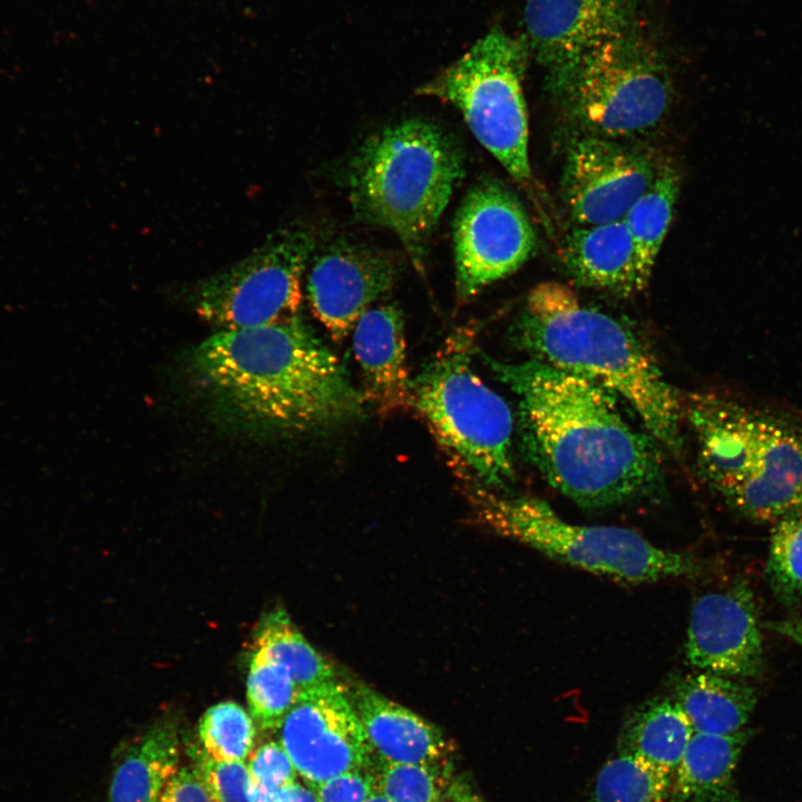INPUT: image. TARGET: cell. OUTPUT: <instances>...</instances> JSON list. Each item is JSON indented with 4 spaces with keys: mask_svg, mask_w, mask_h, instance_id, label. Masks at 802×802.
<instances>
[{
    "mask_svg": "<svg viewBox=\"0 0 802 802\" xmlns=\"http://www.w3.org/2000/svg\"><path fill=\"white\" fill-rule=\"evenodd\" d=\"M684 412L704 479L722 496L749 472L760 442L761 414L713 393H693Z\"/></svg>",
    "mask_w": 802,
    "mask_h": 802,
    "instance_id": "cell-17",
    "label": "cell"
},
{
    "mask_svg": "<svg viewBox=\"0 0 802 802\" xmlns=\"http://www.w3.org/2000/svg\"><path fill=\"white\" fill-rule=\"evenodd\" d=\"M528 53L525 39L496 27L418 90L457 107L478 141L524 186L531 180L522 91Z\"/></svg>",
    "mask_w": 802,
    "mask_h": 802,
    "instance_id": "cell-8",
    "label": "cell"
},
{
    "mask_svg": "<svg viewBox=\"0 0 802 802\" xmlns=\"http://www.w3.org/2000/svg\"><path fill=\"white\" fill-rule=\"evenodd\" d=\"M254 643L288 672L297 695L340 682L331 662L309 643L282 608L264 616Z\"/></svg>",
    "mask_w": 802,
    "mask_h": 802,
    "instance_id": "cell-25",
    "label": "cell"
},
{
    "mask_svg": "<svg viewBox=\"0 0 802 802\" xmlns=\"http://www.w3.org/2000/svg\"><path fill=\"white\" fill-rule=\"evenodd\" d=\"M482 356L518 397L525 454L551 487L587 509L618 506L658 489L657 442L625 419L617 397L536 359Z\"/></svg>",
    "mask_w": 802,
    "mask_h": 802,
    "instance_id": "cell-1",
    "label": "cell"
},
{
    "mask_svg": "<svg viewBox=\"0 0 802 802\" xmlns=\"http://www.w3.org/2000/svg\"><path fill=\"white\" fill-rule=\"evenodd\" d=\"M375 789L390 802H442L453 780L450 764L397 763L373 757Z\"/></svg>",
    "mask_w": 802,
    "mask_h": 802,
    "instance_id": "cell-29",
    "label": "cell"
},
{
    "mask_svg": "<svg viewBox=\"0 0 802 802\" xmlns=\"http://www.w3.org/2000/svg\"><path fill=\"white\" fill-rule=\"evenodd\" d=\"M297 697L288 672L261 645L254 643L246 681L248 711L256 727L278 731Z\"/></svg>",
    "mask_w": 802,
    "mask_h": 802,
    "instance_id": "cell-28",
    "label": "cell"
},
{
    "mask_svg": "<svg viewBox=\"0 0 802 802\" xmlns=\"http://www.w3.org/2000/svg\"><path fill=\"white\" fill-rule=\"evenodd\" d=\"M626 141L579 134L567 150L563 195L576 225L623 219L655 179L661 166Z\"/></svg>",
    "mask_w": 802,
    "mask_h": 802,
    "instance_id": "cell-12",
    "label": "cell"
},
{
    "mask_svg": "<svg viewBox=\"0 0 802 802\" xmlns=\"http://www.w3.org/2000/svg\"><path fill=\"white\" fill-rule=\"evenodd\" d=\"M747 740L733 734L694 732L674 772L669 802L713 798L730 782Z\"/></svg>",
    "mask_w": 802,
    "mask_h": 802,
    "instance_id": "cell-24",
    "label": "cell"
},
{
    "mask_svg": "<svg viewBox=\"0 0 802 802\" xmlns=\"http://www.w3.org/2000/svg\"><path fill=\"white\" fill-rule=\"evenodd\" d=\"M159 802H213L194 765L180 766Z\"/></svg>",
    "mask_w": 802,
    "mask_h": 802,
    "instance_id": "cell-35",
    "label": "cell"
},
{
    "mask_svg": "<svg viewBox=\"0 0 802 802\" xmlns=\"http://www.w3.org/2000/svg\"><path fill=\"white\" fill-rule=\"evenodd\" d=\"M715 802H731V801H715Z\"/></svg>",
    "mask_w": 802,
    "mask_h": 802,
    "instance_id": "cell-40",
    "label": "cell"
},
{
    "mask_svg": "<svg viewBox=\"0 0 802 802\" xmlns=\"http://www.w3.org/2000/svg\"><path fill=\"white\" fill-rule=\"evenodd\" d=\"M721 497L755 521L775 522L802 511V428L784 418L762 413L752 467Z\"/></svg>",
    "mask_w": 802,
    "mask_h": 802,
    "instance_id": "cell-16",
    "label": "cell"
},
{
    "mask_svg": "<svg viewBox=\"0 0 802 802\" xmlns=\"http://www.w3.org/2000/svg\"><path fill=\"white\" fill-rule=\"evenodd\" d=\"M284 802H317L314 791L300 782L291 785L288 794Z\"/></svg>",
    "mask_w": 802,
    "mask_h": 802,
    "instance_id": "cell-37",
    "label": "cell"
},
{
    "mask_svg": "<svg viewBox=\"0 0 802 802\" xmlns=\"http://www.w3.org/2000/svg\"><path fill=\"white\" fill-rule=\"evenodd\" d=\"M463 175V154L439 125L411 118L371 136L349 167L355 214L392 231L415 266Z\"/></svg>",
    "mask_w": 802,
    "mask_h": 802,
    "instance_id": "cell-4",
    "label": "cell"
},
{
    "mask_svg": "<svg viewBox=\"0 0 802 802\" xmlns=\"http://www.w3.org/2000/svg\"><path fill=\"white\" fill-rule=\"evenodd\" d=\"M517 346L532 359L576 374L613 393L648 434L678 454L684 407L655 356L622 320L587 306L567 285H536L512 326Z\"/></svg>",
    "mask_w": 802,
    "mask_h": 802,
    "instance_id": "cell-3",
    "label": "cell"
},
{
    "mask_svg": "<svg viewBox=\"0 0 802 802\" xmlns=\"http://www.w3.org/2000/svg\"><path fill=\"white\" fill-rule=\"evenodd\" d=\"M633 0H527L526 43L555 70L634 27Z\"/></svg>",
    "mask_w": 802,
    "mask_h": 802,
    "instance_id": "cell-15",
    "label": "cell"
},
{
    "mask_svg": "<svg viewBox=\"0 0 802 802\" xmlns=\"http://www.w3.org/2000/svg\"><path fill=\"white\" fill-rule=\"evenodd\" d=\"M253 802H283L297 772L280 742L270 741L254 749L246 760Z\"/></svg>",
    "mask_w": 802,
    "mask_h": 802,
    "instance_id": "cell-32",
    "label": "cell"
},
{
    "mask_svg": "<svg viewBox=\"0 0 802 802\" xmlns=\"http://www.w3.org/2000/svg\"><path fill=\"white\" fill-rule=\"evenodd\" d=\"M179 769L178 732L169 722L157 723L127 749L117 764L108 802H159Z\"/></svg>",
    "mask_w": 802,
    "mask_h": 802,
    "instance_id": "cell-21",
    "label": "cell"
},
{
    "mask_svg": "<svg viewBox=\"0 0 802 802\" xmlns=\"http://www.w3.org/2000/svg\"><path fill=\"white\" fill-rule=\"evenodd\" d=\"M673 774L647 760L618 753L599 771L589 802H666Z\"/></svg>",
    "mask_w": 802,
    "mask_h": 802,
    "instance_id": "cell-27",
    "label": "cell"
},
{
    "mask_svg": "<svg viewBox=\"0 0 802 802\" xmlns=\"http://www.w3.org/2000/svg\"><path fill=\"white\" fill-rule=\"evenodd\" d=\"M348 694L374 759L450 764L453 745L434 724L366 684L354 683Z\"/></svg>",
    "mask_w": 802,
    "mask_h": 802,
    "instance_id": "cell-18",
    "label": "cell"
},
{
    "mask_svg": "<svg viewBox=\"0 0 802 802\" xmlns=\"http://www.w3.org/2000/svg\"><path fill=\"white\" fill-rule=\"evenodd\" d=\"M777 626L780 633L786 635L802 646V618L784 622Z\"/></svg>",
    "mask_w": 802,
    "mask_h": 802,
    "instance_id": "cell-38",
    "label": "cell"
},
{
    "mask_svg": "<svg viewBox=\"0 0 802 802\" xmlns=\"http://www.w3.org/2000/svg\"><path fill=\"white\" fill-rule=\"evenodd\" d=\"M678 192V172L664 162L651 186L623 218L635 245L642 276L647 283L672 223Z\"/></svg>",
    "mask_w": 802,
    "mask_h": 802,
    "instance_id": "cell-26",
    "label": "cell"
},
{
    "mask_svg": "<svg viewBox=\"0 0 802 802\" xmlns=\"http://www.w3.org/2000/svg\"><path fill=\"white\" fill-rule=\"evenodd\" d=\"M686 658L700 671L755 676L762 666V635L751 588L742 581L706 593L692 605Z\"/></svg>",
    "mask_w": 802,
    "mask_h": 802,
    "instance_id": "cell-14",
    "label": "cell"
},
{
    "mask_svg": "<svg viewBox=\"0 0 802 802\" xmlns=\"http://www.w3.org/2000/svg\"><path fill=\"white\" fill-rule=\"evenodd\" d=\"M375 790L371 770H352L322 782L313 789L317 802H365Z\"/></svg>",
    "mask_w": 802,
    "mask_h": 802,
    "instance_id": "cell-34",
    "label": "cell"
},
{
    "mask_svg": "<svg viewBox=\"0 0 802 802\" xmlns=\"http://www.w3.org/2000/svg\"><path fill=\"white\" fill-rule=\"evenodd\" d=\"M442 802H485L472 786L461 777L453 779Z\"/></svg>",
    "mask_w": 802,
    "mask_h": 802,
    "instance_id": "cell-36",
    "label": "cell"
},
{
    "mask_svg": "<svg viewBox=\"0 0 802 802\" xmlns=\"http://www.w3.org/2000/svg\"><path fill=\"white\" fill-rule=\"evenodd\" d=\"M581 134L629 140L655 130L672 102L667 66L634 28L550 71Z\"/></svg>",
    "mask_w": 802,
    "mask_h": 802,
    "instance_id": "cell-7",
    "label": "cell"
},
{
    "mask_svg": "<svg viewBox=\"0 0 802 802\" xmlns=\"http://www.w3.org/2000/svg\"><path fill=\"white\" fill-rule=\"evenodd\" d=\"M189 365L222 413L257 430L341 423L358 417L365 401L299 314L263 326L219 330L192 351Z\"/></svg>",
    "mask_w": 802,
    "mask_h": 802,
    "instance_id": "cell-2",
    "label": "cell"
},
{
    "mask_svg": "<svg viewBox=\"0 0 802 802\" xmlns=\"http://www.w3.org/2000/svg\"><path fill=\"white\" fill-rule=\"evenodd\" d=\"M365 802H390V801L375 789L373 791V793L365 800Z\"/></svg>",
    "mask_w": 802,
    "mask_h": 802,
    "instance_id": "cell-39",
    "label": "cell"
},
{
    "mask_svg": "<svg viewBox=\"0 0 802 802\" xmlns=\"http://www.w3.org/2000/svg\"><path fill=\"white\" fill-rule=\"evenodd\" d=\"M297 775L312 790L341 773L366 769L373 754L341 682L297 695L278 731Z\"/></svg>",
    "mask_w": 802,
    "mask_h": 802,
    "instance_id": "cell-11",
    "label": "cell"
},
{
    "mask_svg": "<svg viewBox=\"0 0 802 802\" xmlns=\"http://www.w3.org/2000/svg\"><path fill=\"white\" fill-rule=\"evenodd\" d=\"M561 250L566 270L584 286L626 297L648 285L642 276L635 245L623 219L575 225Z\"/></svg>",
    "mask_w": 802,
    "mask_h": 802,
    "instance_id": "cell-20",
    "label": "cell"
},
{
    "mask_svg": "<svg viewBox=\"0 0 802 802\" xmlns=\"http://www.w3.org/2000/svg\"><path fill=\"white\" fill-rule=\"evenodd\" d=\"M395 278V264L384 253L336 242L310 262L306 299L313 315L338 342L352 333L372 303L392 288Z\"/></svg>",
    "mask_w": 802,
    "mask_h": 802,
    "instance_id": "cell-13",
    "label": "cell"
},
{
    "mask_svg": "<svg viewBox=\"0 0 802 802\" xmlns=\"http://www.w3.org/2000/svg\"><path fill=\"white\" fill-rule=\"evenodd\" d=\"M766 571L772 589L783 603L792 604L802 596V511L774 522Z\"/></svg>",
    "mask_w": 802,
    "mask_h": 802,
    "instance_id": "cell-31",
    "label": "cell"
},
{
    "mask_svg": "<svg viewBox=\"0 0 802 802\" xmlns=\"http://www.w3.org/2000/svg\"><path fill=\"white\" fill-rule=\"evenodd\" d=\"M190 749L193 765L213 802H253L246 761H216L198 746Z\"/></svg>",
    "mask_w": 802,
    "mask_h": 802,
    "instance_id": "cell-33",
    "label": "cell"
},
{
    "mask_svg": "<svg viewBox=\"0 0 802 802\" xmlns=\"http://www.w3.org/2000/svg\"><path fill=\"white\" fill-rule=\"evenodd\" d=\"M694 730L672 698H654L638 706L625 721L617 751L643 757L673 775Z\"/></svg>",
    "mask_w": 802,
    "mask_h": 802,
    "instance_id": "cell-23",
    "label": "cell"
},
{
    "mask_svg": "<svg viewBox=\"0 0 802 802\" xmlns=\"http://www.w3.org/2000/svg\"><path fill=\"white\" fill-rule=\"evenodd\" d=\"M352 349L363 380V397L382 415L410 405L402 312L387 304L369 309L352 331Z\"/></svg>",
    "mask_w": 802,
    "mask_h": 802,
    "instance_id": "cell-19",
    "label": "cell"
},
{
    "mask_svg": "<svg viewBox=\"0 0 802 802\" xmlns=\"http://www.w3.org/2000/svg\"><path fill=\"white\" fill-rule=\"evenodd\" d=\"M674 701L694 732L733 734L743 730L755 704L754 688L736 677L701 671L683 678Z\"/></svg>",
    "mask_w": 802,
    "mask_h": 802,
    "instance_id": "cell-22",
    "label": "cell"
},
{
    "mask_svg": "<svg viewBox=\"0 0 802 802\" xmlns=\"http://www.w3.org/2000/svg\"><path fill=\"white\" fill-rule=\"evenodd\" d=\"M467 490L481 524L568 566L630 585L698 573L693 556L661 548L634 530L568 522L537 497H508L478 485Z\"/></svg>",
    "mask_w": 802,
    "mask_h": 802,
    "instance_id": "cell-6",
    "label": "cell"
},
{
    "mask_svg": "<svg viewBox=\"0 0 802 802\" xmlns=\"http://www.w3.org/2000/svg\"><path fill=\"white\" fill-rule=\"evenodd\" d=\"M314 246L306 229L277 231L247 256L192 285L188 303L221 330L263 326L295 316L302 275Z\"/></svg>",
    "mask_w": 802,
    "mask_h": 802,
    "instance_id": "cell-9",
    "label": "cell"
},
{
    "mask_svg": "<svg viewBox=\"0 0 802 802\" xmlns=\"http://www.w3.org/2000/svg\"><path fill=\"white\" fill-rule=\"evenodd\" d=\"M536 233L516 195L486 180L463 198L453 225L456 293L467 301L515 273L532 255Z\"/></svg>",
    "mask_w": 802,
    "mask_h": 802,
    "instance_id": "cell-10",
    "label": "cell"
},
{
    "mask_svg": "<svg viewBox=\"0 0 802 802\" xmlns=\"http://www.w3.org/2000/svg\"><path fill=\"white\" fill-rule=\"evenodd\" d=\"M472 330H458L411 380L410 405L454 463L492 491L515 481L514 420L506 401L475 372Z\"/></svg>",
    "mask_w": 802,
    "mask_h": 802,
    "instance_id": "cell-5",
    "label": "cell"
},
{
    "mask_svg": "<svg viewBox=\"0 0 802 802\" xmlns=\"http://www.w3.org/2000/svg\"><path fill=\"white\" fill-rule=\"evenodd\" d=\"M255 734L251 714L235 702H221L208 707L198 722V747L216 761H246Z\"/></svg>",
    "mask_w": 802,
    "mask_h": 802,
    "instance_id": "cell-30",
    "label": "cell"
}]
</instances>
